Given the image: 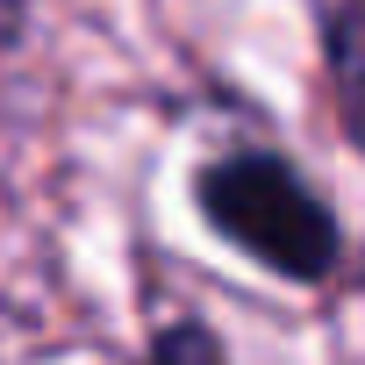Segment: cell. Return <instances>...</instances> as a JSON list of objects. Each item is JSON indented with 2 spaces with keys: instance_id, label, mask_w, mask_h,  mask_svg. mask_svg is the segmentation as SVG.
Returning a JSON list of instances; mask_svg holds the SVG:
<instances>
[{
  "instance_id": "obj_1",
  "label": "cell",
  "mask_w": 365,
  "mask_h": 365,
  "mask_svg": "<svg viewBox=\"0 0 365 365\" xmlns=\"http://www.w3.org/2000/svg\"><path fill=\"white\" fill-rule=\"evenodd\" d=\"M194 201H201V215L222 244H237L244 258H258L279 279H329L336 258H344L336 215L272 150H230V158L201 165Z\"/></svg>"
},
{
  "instance_id": "obj_2",
  "label": "cell",
  "mask_w": 365,
  "mask_h": 365,
  "mask_svg": "<svg viewBox=\"0 0 365 365\" xmlns=\"http://www.w3.org/2000/svg\"><path fill=\"white\" fill-rule=\"evenodd\" d=\"M329 79H336L344 129L365 150V0H336L329 15Z\"/></svg>"
},
{
  "instance_id": "obj_3",
  "label": "cell",
  "mask_w": 365,
  "mask_h": 365,
  "mask_svg": "<svg viewBox=\"0 0 365 365\" xmlns=\"http://www.w3.org/2000/svg\"><path fill=\"white\" fill-rule=\"evenodd\" d=\"M150 365H215V336L201 322H172L158 344H150Z\"/></svg>"
},
{
  "instance_id": "obj_4",
  "label": "cell",
  "mask_w": 365,
  "mask_h": 365,
  "mask_svg": "<svg viewBox=\"0 0 365 365\" xmlns=\"http://www.w3.org/2000/svg\"><path fill=\"white\" fill-rule=\"evenodd\" d=\"M15 36H22V0H0V58L15 51Z\"/></svg>"
}]
</instances>
